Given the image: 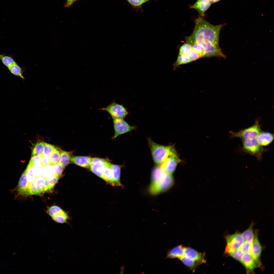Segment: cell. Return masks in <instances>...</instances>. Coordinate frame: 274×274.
<instances>
[{
	"label": "cell",
	"instance_id": "6da1fadb",
	"mask_svg": "<svg viewBox=\"0 0 274 274\" xmlns=\"http://www.w3.org/2000/svg\"><path fill=\"white\" fill-rule=\"evenodd\" d=\"M225 24L214 25L199 16L195 21L191 35L185 38L186 42L195 43L200 45L205 52V57H216L225 59L226 56L219 45L220 33Z\"/></svg>",
	"mask_w": 274,
	"mask_h": 274
},
{
	"label": "cell",
	"instance_id": "7a4b0ae2",
	"mask_svg": "<svg viewBox=\"0 0 274 274\" xmlns=\"http://www.w3.org/2000/svg\"><path fill=\"white\" fill-rule=\"evenodd\" d=\"M148 143L153 160L156 165H160L175 150L173 146L157 144L150 138L148 139Z\"/></svg>",
	"mask_w": 274,
	"mask_h": 274
},
{
	"label": "cell",
	"instance_id": "3957f363",
	"mask_svg": "<svg viewBox=\"0 0 274 274\" xmlns=\"http://www.w3.org/2000/svg\"><path fill=\"white\" fill-rule=\"evenodd\" d=\"M261 131L258 122L256 121L252 126L237 132H231V134L232 137L237 138L243 140L256 139Z\"/></svg>",
	"mask_w": 274,
	"mask_h": 274
},
{
	"label": "cell",
	"instance_id": "277c9868",
	"mask_svg": "<svg viewBox=\"0 0 274 274\" xmlns=\"http://www.w3.org/2000/svg\"><path fill=\"white\" fill-rule=\"evenodd\" d=\"M242 143L243 148L246 152L258 159L261 158L264 149L256 139L243 140Z\"/></svg>",
	"mask_w": 274,
	"mask_h": 274
},
{
	"label": "cell",
	"instance_id": "5b68a950",
	"mask_svg": "<svg viewBox=\"0 0 274 274\" xmlns=\"http://www.w3.org/2000/svg\"><path fill=\"white\" fill-rule=\"evenodd\" d=\"M174 180L172 175L166 174L164 179L158 183L150 185L149 191L150 194L155 195L165 192L172 187Z\"/></svg>",
	"mask_w": 274,
	"mask_h": 274
},
{
	"label": "cell",
	"instance_id": "8992f818",
	"mask_svg": "<svg viewBox=\"0 0 274 274\" xmlns=\"http://www.w3.org/2000/svg\"><path fill=\"white\" fill-rule=\"evenodd\" d=\"M225 238L227 243L225 251L226 253L240 248L244 242L241 234L239 233L227 235Z\"/></svg>",
	"mask_w": 274,
	"mask_h": 274
},
{
	"label": "cell",
	"instance_id": "52a82bcc",
	"mask_svg": "<svg viewBox=\"0 0 274 274\" xmlns=\"http://www.w3.org/2000/svg\"><path fill=\"white\" fill-rule=\"evenodd\" d=\"M102 110L109 113L113 119H123L128 114L127 110L122 105L115 103L111 104Z\"/></svg>",
	"mask_w": 274,
	"mask_h": 274
},
{
	"label": "cell",
	"instance_id": "ba28073f",
	"mask_svg": "<svg viewBox=\"0 0 274 274\" xmlns=\"http://www.w3.org/2000/svg\"><path fill=\"white\" fill-rule=\"evenodd\" d=\"M179 161L175 150L160 166L166 174L172 175L175 170Z\"/></svg>",
	"mask_w": 274,
	"mask_h": 274
},
{
	"label": "cell",
	"instance_id": "9c48e42d",
	"mask_svg": "<svg viewBox=\"0 0 274 274\" xmlns=\"http://www.w3.org/2000/svg\"><path fill=\"white\" fill-rule=\"evenodd\" d=\"M114 133L113 139L121 134H125L134 129L135 127L129 125L123 119L113 118Z\"/></svg>",
	"mask_w": 274,
	"mask_h": 274
},
{
	"label": "cell",
	"instance_id": "30bf717a",
	"mask_svg": "<svg viewBox=\"0 0 274 274\" xmlns=\"http://www.w3.org/2000/svg\"><path fill=\"white\" fill-rule=\"evenodd\" d=\"M107 160L98 158H92L89 169L93 173L102 179Z\"/></svg>",
	"mask_w": 274,
	"mask_h": 274
},
{
	"label": "cell",
	"instance_id": "8fae6325",
	"mask_svg": "<svg viewBox=\"0 0 274 274\" xmlns=\"http://www.w3.org/2000/svg\"><path fill=\"white\" fill-rule=\"evenodd\" d=\"M258 230L255 231L254 237L251 245L250 253L254 259L261 266V262L260 258L262 251V247L258 238Z\"/></svg>",
	"mask_w": 274,
	"mask_h": 274
},
{
	"label": "cell",
	"instance_id": "7c38bea8",
	"mask_svg": "<svg viewBox=\"0 0 274 274\" xmlns=\"http://www.w3.org/2000/svg\"><path fill=\"white\" fill-rule=\"evenodd\" d=\"M240 261L248 273L253 272L255 268L260 267L250 253H244Z\"/></svg>",
	"mask_w": 274,
	"mask_h": 274
},
{
	"label": "cell",
	"instance_id": "4fadbf2b",
	"mask_svg": "<svg viewBox=\"0 0 274 274\" xmlns=\"http://www.w3.org/2000/svg\"><path fill=\"white\" fill-rule=\"evenodd\" d=\"M184 256L197 262L200 264L205 263L206 262L204 253L199 252L190 247L184 248Z\"/></svg>",
	"mask_w": 274,
	"mask_h": 274
},
{
	"label": "cell",
	"instance_id": "5bb4252c",
	"mask_svg": "<svg viewBox=\"0 0 274 274\" xmlns=\"http://www.w3.org/2000/svg\"><path fill=\"white\" fill-rule=\"evenodd\" d=\"M212 4L211 0H197L194 4L190 6V8L197 10L200 16L203 17Z\"/></svg>",
	"mask_w": 274,
	"mask_h": 274
},
{
	"label": "cell",
	"instance_id": "9a60e30c",
	"mask_svg": "<svg viewBox=\"0 0 274 274\" xmlns=\"http://www.w3.org/2000/svg\"><path fill=\"white\" fill-rule=\"evenodd\" d=\"M92 158L85 156H72L71 162L82 167L89 169Z\"/></svg>",
	"mask_w": 274,
	"mask_h": 274
},
{
	"label": "cell",
	"instance_id": "2e32d148",
	"mask_svg": "<svg viewBox=\"0 0 274 274\" xmlns=\"http://www.w3.org/2000/svg\"><path fill=\"white\" fill-rule=\"evenodd\" d=\"M166 174L160 166L157 165L152 171L150 185H155L160 182L164 179Z\"/></svg>",
	"mask_w": 274,
	"mask_h": 274
},
{
	"label": "cell",
	"instance_id": "e0dca14e",
	"mask_svg": "<svg viewBox=\"0 0 274 274\" xmlns=\"http://www.w3.org/2000/svg\"><path fill=\"white\" fill-rule=\"evenodd\" d=\"M274 139L273 134L267 132L261 131L256 139L262 146H265L270 144Z\"/></svg>",
	"mask_w": 274,
	"mask_h": 274
},
{
	"label": "cell",
	"instance_id": "ac0fdd59",
	"mask_svg": "<svg viewBox=\"0 0 274 274\" xmlns=\"http://www.w3.org/2000/svg\"><path fill=\"white\" fill-rule=\"evenodd\" d=\"M29 183L28 182L25 170L21 176L17 187V191L19 195H25L28 188Z\"/></svg>",
	"mask_w": 274,
	"mask_h": 274
},
{
	"label": "cell",
	"instance_id": "d6986e66",
	"mask_svg": "<svg viewBox=\"0 0 274 274\" xmlns=\"http://www.w3.org/2000/svg\"><path fill=\"white\" fill-rule=\"evenodd\" d=\"M111 163L106 161L102 179L108 184L114 186L113 174L111 167Z\"/></svg>",
	"mask_w": 274,
	"mask_h": 274
},
{
	"label": "cell",
	"instance_id": "ffe728a7",
	"mask_svg": "<svg viewBox=\"0 0 274 274\" xmlns=\"http://www.w3.org/2000/svg\"><path fill=\"white\" fill-rule=\"evenodd\" d=\"M184 248L180 245L172 248L168 251L166 258L180 259L184 255Z\"/></svg>",
	"mask_w": 274,
	"mask_h": 274
},
{
	"label": "cell",
	"instance_id": "44dd1931",
	"mask_svg": "<svg viewBox=\"0 0 274 274\" xmlns=\"http://www.w3.org/2000/svg\"><path fill=\"white\" fill-rule=\"evenodd\" d=\"M115 186H122L120 182L121 166L118 165L111 164Z\"/></svg>",
	"mask_w": 274,
	"mask_h": 274
},
{
	"label": "cell",
	"instance_id": "7402d4cb",
	"mask_svg": "<svg viewBox=\"0 0 274 274\" xmlns=\"http://www.w3.org/2000/svg\"><path fill=\"white\" fill-rule=\"evenodd\" d=\"M72 152L61 150L60 158L59 163L64 168L71 162Z\"/></svg>",
	"mask_w": 274,
	"mask_h": 274
},
{
	"label": "cell",
	"instance_id": "603a6c76",
	"mask_svg": "<svg viewBox=\"0 0 274 274\" xmlns=\"http://www.w3.org/2000/svg\"><path fill=\"white\" fill-rule=\"evenodd\" d=\"M253 223L252 222L248 229L241 234L244 242H247L251 244L254 236L253 229Z\"/></svg>",
	"mask_w": 274,
	"mask_h": 274
},
{
	"label": "cell",
	"instance_id": "cb8c5ba5",
	"mask_svg": "<svg viewBox=\"0 0 274 274\" xmlns=\"http://www.w3.org/2000/svg\"><path fill=\"white\" fill-rule=\"evenodd\" d=\"M45 143L38 142L32 147L31 156L36 155L43 156L44 145Z\"/></svg>",
	"mask_w": 274,
	"mask_h": 274
},
{
	"label": "cell",
	"instance_id": "d4e9b609",
	"mask_svg": "<svg viewBox=\"0 0 274 274\" xmlns=\"http://www.w3.org/2000/svg\"><path fill=\"white\" fill-rule=\"evenodd\" d=\"M61 150L56 147L53 150L49 158L51 165H53L59 163L60 158Z\"/></svg>",
	"mask_w": 274,
	"mask_h": 274
},
{
	"label": "cell",
	"instance_id": "484cf974",
	"mask_svg": "<svg viewBox=\"0 0 274 274\" xmlns=\"http://www.w3.org/2000/svg\"><path fill=\"white\" fill-rule=\"evenodd\" d=\"M10 71L13 74L19 76L23 79L25 78L23 76L22 69L16 63L8 67Z\"/></svg>",
	"mask_w": 274,
	"mask_h": 274
},
{
	"label": "cell",
	"instance_id": "4316f807",
	"mask_svg": "<svg viewBox=\"0 0 274 274\" xmlns=\"http://www.w3.org/2000/svg\"><path fill=\"white\" fill-rule=\"evenodd\" d=\"M53 220L56 222L60 224L66 223L69 218L67 214L62 210L58 214L52 217Z\"/></svg>",
	"mask_w": 274,
	"mask_h": 274
},
{
	"label": "cell",
	"instance_id": "83f0119b",
	"mask_svg": "<svg viewBox=\"0 0 274 274\" xmlns=\"http://www.w3.org/2000/svg\"><path fill=\"white\" fill-rule=\"evenodd\" d=\"M185 266L194 271L197 266L200 264L197 262L192 260L184 256L180 259Z\"/></svg>",
	"mask_w": 274,
	"mask_h": 274
},
{
	"label": "cell",
	"instance_id": "f1b7e54d",
	"mask_svg": "<svg viewBox=\"0 0 274 274\" xmlns=\"http://www.w3.org/2000/svg\"><path fill=\"white\" fill-rule=\"evenodd\" d=\"M191 62L186 55L178 54L176 61L173 65L175 70L179 66Z\"/></svg>",
	"mask_w": 274,
	"mask_h": 274
},
{
	"label": "cell",
	"instance_id": "f546056e",
	"mask_svg": "<svg viewBox=\"0 0 274 274\" xmlns=\"http://www.w3.org/2000/svg\"><path fill=\"white\" fill-rule=\"evenodd\" d=\"M59 177L53 176L50 178L45 179L46 184L44 192L48 191L52 189L58 182Z\"/></svg>",
	"mask_w": 274,
	"mask_h": 274
},
{
	"label": "cell",
	"instance_id": "4dcf8cb0",
	"mask_svg": "<svg viewBox=\"0 0 274 274\" xmlns=\"http://www.w3.org/2000/svg\"><path fill=\"white\" fill-rule=\"evenodd\" d=\"M35 184L42 193L44 192L45 186V179L41 176L36 177L34 181Z\"/></svg>",
	"mask_w": 274,
	"mask_h": 274
},
{
	"label": "cell",
	"instance_id": "1f68e13d",
	"mask_svg": "<svg viewBox=\"0 0 274 274\" xmlns=\"http://www.w3.org/2000/svg\"><path fill=\"white\" fill-rule=\"evenodd\" d=\"M41 192L36 186L34 181L29 184L25 195H40Z\"/></svg>",
	"mask_w": 274,
	"mask_h": 274
},
{
	"label": "cell",
	"instance_id": "d6a6232c",
	"mask_svg": "<svg viewBox=\"0 0 274 274\" xmlns=\"http://www.w3.org/2000/svg\"><path fill=\"white\" fill-rule=\"evenodd\" d=\"M41 175L45 179L52 177L53 176V165H50L43 167Z\"/></svg>",
	"mask_w": 274,
	"mask_h": 274
},
{
	"label": "cell",
	"instance_id": "836d02e7",
	"mask_svg": "<svg viewBox=\"0 0 274 274\" xmlns=\"http://www.w3.org/2000/svg\"><path fill=\"white\" fill-rule=\"evenodd\" d=\"M0 59L3 63L7 67L16 63L11 57L3 55H0Z\"/></svg>",
	"mask_w": 274,
	"mask_h": 274
},
{
	"label": "cell",
	"instance_id": "e575fe53",
	"mask_svg": "<svg viewBox=\"0 0 274 274\" xmlns=\"http://www.w3.org/2000/svg\"><path fill=\"white\" fill-rule=\"evenodd\" d=\"M244 254L240 248L234 249L228 253L230 256L238 261L240 260Z\"/></svg>",
	"mask_w": 274,
	"mask_h": 274
},
{
	"label": "cell",
	"instance_id": "d590c367",
	"mask_svg": "<svg viewBox=\"0 0 274 274\" xmlns=\"http://www.w3.org/2000/svg\"><path fill=\"white\" fill-rule=\"evenodd\" d=\"M64 168L59 163L53 166V176L60 177Z\"/></svg>",
	"mask_w": 274,
	"mask_h": 274
},
{
	"label": "cell",
	"instance_id": "8d00e7d4",
	"mask_svg": "<svg viewBox=\"0 0 274 274\" xmlns=\"http://www.w3.org/2000/svg\"><path fill=\"white\" fill-rule=\"evenodd\" d=\"M25 170L27 178L29 184L35 181L36 177L32 172L31 166L28 165Z\"/></svg>",
	"mask_w": 274,
	"mask_h": 274
},
{
	"label": "cell",
	"instance_id": "74e56055",
	"mask_svg": "<svg viewBox=\"0 0 274 274\" xmlns=\"http://www.w3.org/2000/svg\"><path fill=\"white\" fill-rule=\"evenodd\" d=\"M62 210L59 207L56 206H53L48 208L47 212L52 217L60 213Z\"/></svg>",
	"mask_w": 274,
	"mask_h": 274
},
{
	"label": "cell",
	"instance_id": "f35d334b",
	"mask_svg": "<svg viewBox=\"0 0 274 274\" xmlns=\"http://www.w3.org/2000/svg\"><path fill=\"white\" fill-rule=\"evenodd\" d=\"M43 166L41 163H38L33 164L32 167V172L36 177L41 175Z\"/></svg>",
	"mask_w": 274,
	"mask_h": 274
},
{
	"label": "cell",
	"instance_id": "ab89813d",
	"mask_svg": "<svg viewBox=\"0 0 274 274\" xmlns=\"http://www.w3.org/2000/svg\"><path fill=\"white\" fill-rule=\"evenodd\" d=\"M192 49L191 45L186 42L180 47L178 54L187 55Z\"/></svg>",
	"mask_w": 274,
	"mask_h": 274
},
{
	"label": "cell",
	"instance_id": "60d3db41",
	"mask_svg": "<svg viewBox=\"0 0 274 274\" xmlns=\"http://www.w3.org/2000/svg\"><path fill=\"white\" fill-rule=\"evenodd\" d=\"M55 147L52 145L45 143L44 149V157L49 159L52 151Z\"/></svg>",
	"mask_w": 274,
	"mask_h": 274
},
{
	"label": "cell",
	"instance_id": "b9f144b4",
	"mask_svg": "<svg viewBox=\"0 0 274 274\" xmlns=\"http://www.w3.org/2000/svg\"><path fill=\"white\" fill-rule=\"evenodd\" d=\"M187 56L191 62L202 57L200 54L192 48Z\"/></svg>",
	"mask_w": 274,
	"mask_h": 274
},
{
	"label": "cell",
	"instance_id": "7bdbcfd3",
	"mask_svg": "<svg viewBox=\"0 0 274 274\" xmlns=\"http://www.w3.org/2000/svg\"><path fill=\"white\" fill-rule=\"evenodd\" d=\"M192 48L200 54L202 57H205V52L203 48L200 45L195 43L190 44Z\"/></svg>",
	"mask_w": 274,
	"mask_h": 274
},
{
	"label": "cell",
	"instance_id": "ee69618b",
	"mask_svg": "<svg viewBox=\"0 0 274 274\" xmlns=\"http://www.w3.org/2000/svg\"><path fill=\"white\" fill-rule=\"evenodd\" d=\"M43 157L39 155L31 156L28 165L32 167L33 164L36 163H41Z\"/></svg>",
	"mask_w": 274,
	"mask_h": 274
},
{
	"label": "cell",
	"instance_id": "f6af8a7d",
	"mask_svg": "<svg viewBox=\"0 0 274 274\" xmlns=\"http://www.w3.org/2000/svg\"><path fill=\"white\" fill-rule=\"evenodd\" d=\"M251 245L247 242H244L240 248L244 253H250Z\"/></svg>",
	"mask_w": 274,
	"mask_h": 274
},
{
	"label": "cell",
	"instance_id": "bcb514c9",
	"mask_svg": "<svg viewBox=\"0 0 274 274\" xmlns=\"http://www.w3.org/2000/svg\"><path fill=\"white\" fill-rule=\"evenodd\" d=\"M131 5L135 6H139L146 2L145 0H127Z\"/></svg>",
	"mask_w": 274,
	"mask_h": 274
},
{
	"label": "cell",
	"instance_id": "7dc6e473",
	"mask_svg": "<svg viewBox=\"0 0 274 274\" xmlns=\"http://www.w3.org/2000/svg\"><path fill=\"white\" fill-rule=\"evenodd\" d=\"M41 163L43 167L51 165L49 159L46 158L44 156Z\"/></svg>",
	"mask_w": 274,
	"mask_h": 274
},
{
	"label": "cell",
	"instance_id": "c3c4849f",
	"mask_svg": "<svg viewBox=\"0 0 274 274\" xmlns=\"http://www.w3.org/2000/svg\"><path fill=\"white\" fill-rule=\"evenodd\" d=\"M79 0H66V2L64 5V6L66 7H68L71 6L74 3Z\"/></svg>",
	"mask_w": 274,
	"mask_h": 274
},
{
	"label": "cell",
	"instance_id": "681fc988",
	"mask_svg": "<svg viewBox=\"0 0 274 274\" xmlns=\"http://www.w3.org/2000/svg\"><path fill=\"white\" fill-rule=\"evenodd\" d=\"M212 4L218 2L221 0H211Z\"/></svg>",
	"mask_w": 274,
	"mask_h": 274
},
{
	"label": "cell",
	"instance_id": "f907efd6",
	"mask_svg": "<svg viewBox=\"0 0 274 274\" xmlns=\"http://www.w3.org/2000/svg\"><path fill=\"white\" fill-rule=\"evenodd\" d=\"M145 0L146 1H148L149 0Z\"/></svg>",
	"mask_w": 274,
	"mask_h": 274
}]
</instances>
